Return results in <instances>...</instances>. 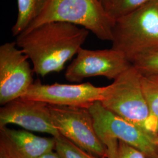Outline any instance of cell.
Returning a JSON list of instances; mask_svg holds the SVG:
<instances>
[{
	"instance_id": "obj_4",
	"label": "cell",
	"mask_w": 158,
	"mask_h": 158,
	"mask_svg": "<svg viewBox=\"0 0 158 158\" xmlns=\"http://www.w3.org/2000/svg\"><path fill=\"white\" fill-rule=\"evenodd\" d=\"M141 74L132 65L107 86L104 107L155 137L151 113L142 89Z\"/></svg>"
},
{
	"instance_id": "obj_16",
	"label": "cell",
	"mask_w": 158,
	"mask_h": 158,
	"mask_svg": "<svg viewBox=\"0 0 158 158\" xmlns=\"http://www.w3.org/2000/svg\"><path fill=\"white\" fill-rule=\"evenodd\" d=\"M131 64L143 76L158 75V49L136 56Z\"/></svg>"
},
{
	"instance_id": "obj_11",
	"label": "cell",
	"mask_w": 158,
	"mask_h": 158,
	"mask_svg": "<svg viewBox=\"0 0 158 158\" xmlns=\"http://www.w3.org/2000/svg\"><path fill=\"white\" fill-rule=\"evenodd\" d=\"M55 137H41L25 130L0 128V154L8 158H38L55 151Z\"/></svg>"
},
{
	"instance_id": "obj_12",
	"label": "cell",
	"mask_w": 158,
	"mask_h": 158,
	"mask_svg": "<svg viewBox=\"0 0 158 158\" xmlns=\"http://www.w3.org/2000/svg\"><path fill=\"white\" fill-rule=\"evenodd\" d=\"M49 0H17L18 15L12 27L13 36L22 34L39 16Z\"/></svg>"
},
{
	"instance_id": "obj_8",
	"label": "cell",
	"mask_w": 158,
	"mask_h": 158,
	"mask_svg": "<svg viewBox=\"0 0 158 158\" xmlns=\"http://www.w3.org/2000/svg\"><path fill=\"white\" fill-rule=\"evenodd\" d=\"M15 42L0 46V104L21 97L34 83V69Z\"/></svg>"
},
{
	"instance_id": "obj_6",
	"label": "cell",
	"mask_w": 158,
	"mask_h": 158,
	"mask_svg": "<svg viewBox=\"0 0 158 158\" xmlns=\"http://www.w3.org/2000/svg\"><path fill=\"white\" fill-rule=\"evenodd\" d=\"M96 133L102 142L116 139L143 153L146 158L158 153L154 138L135 125L104 107L100 102L89 108Z\"/></svg>"
},
{
	"instance_id": "obj_9",
	"label": "cell",
	"mask_w": 158,
	"mask_h": 158,
	"mask_svg": "<svg viewBox=\"0 0 158 158\" xmlns=\"http://www.w3.org/2000/svg\"><path fill=\"white\" fill-rule=\"evenodd\" d=\"M107 86L96 87L90 83L77 85H44L37 80L21 97L44 102L49 105L89 108L101 102Z\"/></svg>"
},
{
	"instance_id": "obj_10",
	"label": "cell",
	"mask_w": 158,
	"mask_h": 158,
	"mask_svg": "<svg viewBox=\"0 0 158 158\" xmlns=\"http://www.w3.org/2000/svg\"><path fill=\"white\" fill-rule=\"evenodd\" d=\"M9 124L53 137L60 135L53 123L49 104L25 97L18 98L1 108L0 128Z\"/></svg>"
},
{
	"instance_id": "obj_20",
	"label": "cell",
	"mask_w": 158,
	"mask_h": 158,
	"mask_svg": "<svg viewBox=\"0 0 158 158\" xmlns=\"http://www.w3.org/2000/svg\"><path fill=\"white\" fill-rule=\"evenodd\" d=\"M154 142H155L156 146L158 148V134H157V135L154 138Z\"/></svg>"
},
{
	"instance_id": "obj_5",
	"label": "cell",
	"mask_w": 158,
	"mask_h": 158,
	"mask_svg": "<svg viewBox=\"0 0 158 158\" xmlns=\"http://www.w3.org/2000/svg\"><path fill=\"white\" fill-rule=\"evenodd\" d=\"M54 126L60 135L86 152L107 158V149L96 133L89 108L49 105Z\"/></svg>"
},
{
	"instance_id": "obj_3",
	"label": "cell",
	"mask_w": 158,
	"mask_h": 158,
	"mask_svg": "<svg viewBox=\"0 0 158 158\" xmlns=\"http://www.w3.org/2000/svg\"><path fill=\"white\" fill-rule=\"evenodd\" d=\"M54 21L80 26L100 40L111 42L113 40L115 20L98 0H49L39 16L25 31Z\"/></svg>"
},
{
	"instance_id": "obj_7",
	"label": "cell",
	"mask_w": 158,
	"mask_h": 158,
	"mask_svg": "<svg viewBox=\"0 0 158 158\" xmlns=\"http://www.w3.org/2000/svg\"><path fill=\"white\" fill-rule=\"evenodd\" d=\"M131 66L123 53L113 48L89 50L81 48L68 66L64 76L68 81L77 83L96 76L115 80Z\"/></svg>"
},
{
	"instance_id": "obj_22",
	"label": "cell",
	"mask_w": 158,
	"mask_h": 158,
	"mask_svg": "<svg viewBox=\"0 0 158 158\" xmlns=\"http://www.w3.org/2000/svg\"><path fill=\"white\" fill-rule=\"evenodd\" d=\"M0 158H6V156H5L4 155H2V154H0Z\"/></svg>"
},
{
	"instance_id": "obj_14",
	"label": "cell",
	"mask_w": 158,
	"mask_h": 158,
	"mask_svg": "<svg viewBox=\"0 0 158 158\" xmlns=\"http://www.w3.org/2000/svg\"><path fill=\"white\" fill-rule=\"evenodd\" d=\"M102 142L107 149V158H146L143 153L122 141L107 139Z\"/></svg>"
},
{
	"instance_id": "obj_21",
	"label": "cell",
	"mask_w": 158,
	"mask_h": 158,
	"mask_svg": "<svg viewBox=\"0 0 158 158\" xmlns=\"http://www.w3.org/2000/svg\"><path fill=\"white\" fill-rule=\"evenodd\" d=\"M147 158H158V153H156L155 155H153L152 156H149Z\"/></svg>"
},
{
	"instance_id": "obj_19",
	"label": "cell",
	"mask_w": 158,
	"mask_h": 158,
	"mask_svg": "<svg viewBox=\"0 0 158 158\" xmlns=\"http://www.w3.org/2000/svg\"><path fill=\"white\" fill-rule=\"evenodd\" d=\"M38 158H62L55 151L46 153Z\"/></svg>"
},
{
	"instance_id": "obj_1",
	"label": "cell",
	"mask_w": 158,
	"mask_h": 158,
	"mask_svg": "<svg viewBox=\"0 0 158 158\" xmlns=\"http://www.w3.org/2000/svg\"><path fill=\"white\" fill-rule=\"evenodd\" d=\"M89 32L70 23L49 22L19 34L15 42L32 62L34 72L45 77L62 70L82 48Z\"/></svg>"
},
{
	"instance_id": "obj_17",
	"label": "cell",
	"mask_w": 158,
	"mask_h": 158,
	"mask_svg": "<svg viewBox=\"0 0 158 158\" xmlns=\"http://www.w3.org/2000/svg\"><path fill=\"white\" fill-rule=\"evenodd\" d=\"M151 1L152 0H118L108 13L115 21L135 11Z\"/></svg>"
},
{
	"instance_id": "obj_18",
	"label": "cell",
	"mask_w": 158,
	"mask_h": 158,
	"mask_svg": "<svg viewBox=\"0 0 158 158\" xmlns=\"http://www.w3.org/2000/svg\"><path fill=\"white\" fill-rule=\"evenodd\" d=\"M102 6L107 11H108L117 2L118 0H98Z\"/></svg>"
},
{
	"instance_id": "obj_15",
	"label": "cell",
	"mask_w": 158,
	"mask_h": 158,
	"mask_svg": "<svg viewBox=\"0 0 158 158\" xmlns=\"http://www.w3.org/2000/svg\"><path fill=\"white\" fill-rule=\"evenodd\" d=\"M55 139V151L62 158H102L86 152L62 135Z\"/></svg>"
},
{
	"instance_id": "obj_13",
	"label": "cell",
	"mask_w": 158,
	"mask_h": 158,
	"mask_svg": "<svg viewBox=\"0 0 158 158\" xmlns=\"http://www.w3.org/2000/svg\"><path fill=\"white\" fill-rule=\"evenodd\" d=\"M142 89L151 113L155 136L158 134V75L141 74Z\"/></svg>"
},
{
	"instance_id": "obj_2",
	"label": "cell",
	"mask_w": 158,
	"mask_h": 158,
	"mask_svg": "<svg viewBox=\"0 0 158 158\" xmlns=\"http://www.w3.org/2000/svg\"><path fill=\"white\" fill-rule=\"evenodd\" d=\"M112 48L131 63L136 56L158 49V0H152L115 21Z\"/></svg>"
}]
</instances>
